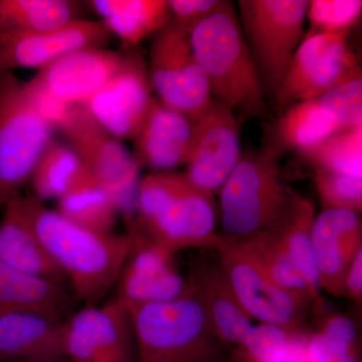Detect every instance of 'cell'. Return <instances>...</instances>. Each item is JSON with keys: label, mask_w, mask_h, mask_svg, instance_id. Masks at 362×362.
Segmentation results:
<instances>
[{"label": "cell", "mask_w": 362, "mask_h": 362, "mask_svg": "<svg viewBox=\"0 0 362 362\" xmlns=\"http://www.w3.org/2000/svg\"><path fill=\"white\" fill-rule=\"evenodd\" d=\"M33 228L49 258L63 272L85 306L99 305L116 284L135 245L136 230L101 233L74 223L28 197Z\"/></svg>", "instance_id": "6da1fadb"}, {"label": "cell", "mask_w": 362, "mask_h": 362, "mask_svg": "<svg viewBox=\"0 0 362 362\" xmlns=\"http://www.w3.org/2000/svg\"><path fill=\"white\" fill-rule=\"evenodd\" d=\"M189 40L214 99L235 115L263 116L267 97L233 2L225 0L192 30Z\"/></svg>", "instance_id": "7a4b0ae2"}, {"label": "cell", "mask_w": 362, "mask_h": 362, "mask_svg": "<svg viewBox=\"0 0 362 362\" xmlns=\"http://www.w3.org/2000/svg\"><path fill=\"white\" fill-rule=\"evenodd\" d=\"M214 195L192 187L183 173H151L140 182L136 221L145 237L173 252L213 250L218 239Z\"/></svg>", "instance_id": "3957f363"}, {"label": "cell", "mask_w": 362, "mask_h": 362, "mask_svg": "<svg viewBox=\"0 0 362 362\" xmlns=\"http://www.w3.org/2000/svg\"><path fill=\"white\" fill-rule=\"evenodd\" d=\"M129 311L135 362H223L228 357L226 345L188 290L175 299Z\"/></svg>", "instance_id": "277c9868"}, {"label": "cell", "mask_w": 362, "mask_h": 362, "mask_svg": "<svg viewBox=\"0 0 362 362\" xmlns=\"http://www.w3.org/2000/svg\"><path fill=\"white\" fill-rule=\"evenodd\" d=\"M292 192L283 180L278 158L265 149L242 152L218 192L221 235L275 232L289 211Z\"/></svg>", "instance_id": "5b68a950"}, {"label": "cell", "mask_w": 362, "mask_h": 362, "mask_svg": "<svg viewBox=\"0 0 362 362\" xmlns=\"http://www.w3.org/2000/svg\"><path fill=\"white\" fill-rule=\"evenodd\" d=\"M56 127L13 71H0V207L21 194Z\"/></svg>", "instance_id": "8992f818"}, {"label": "cell", "mask_w": 362, "mask_h": 362, "mask_svg": "<svg viewBox=\"0 0 362 362\" xmlns=\"http://www.w3.org/2000/svg\"><path fill=\"white\" fill-rule=\"evenodd\" d=\"M239 20L266 97H275L305 35L307 0H240Z\"/></svg>", "instance_id": "52a82bcc"}, {"label": "cell", "mask_w": 362, "mask_h": 362, "mask_svg": "<svg viewBox=\"0 0 362 362\" xmlns=\"http://www.w3.org/2000/svg\"><path fill=\"white\" fill-rule=\"evenodd\" d=\"M59 130L88 173L115 199L129 228L135 225L140 168L132 151L103 129L83 106L71 107Z\"/></svg>", "instance_id": "ba28073f"}, {"label": "cell", "mask_w": 362, "mask_h": 362, "mask_svg": "<svg viewBox=\"0 0 362 362\" xmlns=\"http://www.w3.org/2000/svg\"><path fill=\"white\" fill-rule=\"evenodd\" d=\"M149 80L162 104L199 120L214 98L195 59L189 35L173 21L157 33L150 45Z\"/></svg>", "instance_id": "9c48e42d"}, {"label": "cell", "mask_w": 362, "mask_h": 362, "mask_svg": "<svg viewBox=\"0 0 362 362\" xmlns=\"http://www.w3.org/2000/svg\"><path fill=\"white\" fill-rule=\"evenodd\" d=\"M347 35L305 33L274 100L283 112L291 105L317 99L331 88L362 76Z\"/></svg>", "instance_id": "30bf717a"}, {"label": "cell", "mask_w": 362, "mask_h": 362, "mask_svg": "<svg viewBox=\"0 0 362 362\" xmlns=\"http://www.w3.org/2000/svg\"><path fill=\"white\" fill-rule=\"evenodd\" d=\"M211 251L216 252L238 301L252 320L303 332L306 312L313 305L276 284L226 235L218 233Z\"/></svg>", "instance_id": "8fae6325"}, {"label": "cell", "mask_w": 362, "mask_h": 362, "mask_svg": "<svg viewBox=\"0 0 362 362\" xmlns=\"http://www.w3.org/2000/svg\"><path fill=\"white\" fill-rule=\"evenodd\" d=\"M63 349L70 362H135L129 309L117 299L84 306L64 322Z\"/></svg>", "instance_id": "7c38bea8"}, {"label": "cell", "mask_w": 362, "mask_h": 362, "mask_svg": "<svg viewBox=\"0 0 362 362\" xmlns=\"http://www.w3.org/2000/svg\"><path fill=\"white\" fill-rule=\"evenodd\" d=\"M141 54L128 51L122 68L84 105L86 111L117 139L133 140L144 125L156 97Z\"/></svg>", "instance_id": "4fadbf2b"}, {"label": "cell", "mask_w": 362, "mask_h": 362, "mask_svg": "<svg viewBox=\"0 0 362 362\" xmlns=\"http://www.w3.org/2000/svg\"><path fill=\"white\" fill-rule=\"evenodd\" d=\"M242 152L235 114L214 99L195 121L194 149L183 175L192 187L214 195L239 163Z\"/></svg>", "instance_id": "5bb4252c"}, {"label": "cell", "mask_w": 362, "mask_h": 362, "mask_svg": "<svg viewBox=\"0 0 362 362\" xmlns=\"http://www.w3.org/2000/svg\"><path fill=\"white\" fill-rule=\"evenodd\" d=\"M126 52L86 47L37 71L28 85L69 106H84L122 68Z\"/></svg>", "instance_id": "9a60e30c"}, {"label": "cell", "mask_w": 362, "mask_h": 362, "mask_svg": "<svg viewBox=\"0 0 362 362\" xmlns=\"http://www.w3.org/2000/svg\"><path fill=\"white\" fill-rule=\"evenodd\" d=\"M133 228L135 245L117 280L116 299L131 309L185 295L187 280L176 266L175 252Z\"/></svg>", "instance_id": "2e32d148"}, {"label": "cell", "mask_w": 362, "mask_h": 362, "mask_svg": "<svg viewBox=\"0 0 362 362\" xmlns=\"http://www.w3.org/2000/svg\"><path fill=\"white\" fill-rule=\"evenodd\" d=\"M111 33L101 21L80 20L52 32H0V71H40L66 54L86 47H105Z\"/></svg>", "instance_id": "e0dca14e"}, {"label": "cell", "mask_w": 362, "mask_h": 362, "mask_svg": "<svg viewBox=\"0 0 362 362\" xmlns=\"http://www.w3.org/2000/svg\"><path fill=\"white\" fill-rule=\"evenodd\" d=\"M312 256L320 290L342 297L343 279L350 264L362 251L359 214L341 209H324L314 218Z\"/></svg>", "instance_id": "ac0fdd59"}, {"label": "cell", "mask_w": 362, "mask_h": 362, "mask_svg": "<svg viewBox=\"0 0 362 362\" xmlns=\"http://www.w3.org/2000/svg\"><path fill=\"white\" fill-rule=\"evenodd\" d=\"M185 280L188 293L201 305L216 337L226 346H239L254 324L238 301L216 255L214 259L201 257L194 262Z\"/></svg>", "instance_id": "d6986e66"}, {"label": "cell", "mask_w": 362, "mask_h": 362, "mask_svg": "<svg viewBox=\"0 0 362 362\" xmlns=\"http://www.w3.org/2000/svg\"><path fill=\"white\" fill-rule=\"evenodd\" d=\"M194 139L195 121L156 98L144 125L133 139L132 154L140 168L173 171L187 165Z\"/></svg>", "instance_id": "ffe728a7"}, {"label": "cell", "mask_w": 362, "mask_h": 362, "mask_svg": "<svg viewBox=\"0 0 362 362\" xmlns=\"http://www.w3.org/2000/svg\"><path fill=\"white\" fill-rule=\"evenodd\" d=\"M64 319L35 310L0 313V362L68 361Z\"/></svg>", "instance_id": "44dd1931"}, {"label": "cell", "mask_w": 362, "mask_h": 362, "mask_svg": "<svg viewBox=\"0 0 362 362\" xmlns=\"http://www.w3.org/2000/svg\"><path fill=\"white\" fill-rule=\"evenodd\" d=\"M0 261L26 274L65 281L33 228L28 197L18 195L2 207Z\"/></svg>", "instance_id": "7402d4cb"}, {"label": "cell", "mask_w": 362, "mask_h": 362, "mask_svg": "<svg viewBox=\"0 0 362 362\" xmlns=\"http://www.w3.org/2000/svg\"><path fill=\"white\" fill-rule=\"evenodd\" d=\"M65 281L39 277L0 261V313L35 310L64 319L74 303Z\"/></svg>", "instance_id": "603a6c76"}, {"label": "cell", "mask_w": 362, "mask_h": 362, "mask_svg": "<svg viewBox=\"0 0 362 362\" xmlns=\"http://www.w3.org/2000/svg\"><path fill=\"white\" fill-rule=\"evenodd\" d=\"M89 4L127 51L154 37L170 21L168 0H93Z\"/></svg>", "instance_id": "cb8c5ba5"}, {"label": "cell", "mask_w": 362, "mask_h": 362, "mask_svg": "<svg viewBox=\"0 0 362 362\" xmlns=\"http://www.w3.org/2000/svg\"><path fill=\"white\" fill-rule=\"evenodd\" d=\"M343 130L321 108L317 99L306 100L282 112L272 126L270 145L264 149L276 158L290 150L301 153Z\"/></svg>", "instance_id": "d4e9b609"}, {"label": "cell", "mask_w": 362, "mask_h": 362, "mask_svg": "<svg viewBox=\"0 0 362 362\" xmlns=\"http://www.w3.org/2000/svg\"><path fill=\"white\" fill-rule=\"evenodd\" d=\"M314 218L315 206L313 202L293 190L289 211L282 225L273 233L312 294L323 305L312 256L311 233Z\"/></svg>", "instance_id": "484cf974"}, {"label": "cell", "mask_w": 362, "mask_h": 362, "mask_svg": "<svg viewBox=\"0 0 362 362\" xmlns=\"http://www.w3.org/2000/svg\"><path fill=\"white\" fill-rule=\"evenodd\" d=\"M228 238L232 240L233 246L251 259L276 284L303 298L316 309L323 306L317 301L308 285L293 266L275 233L259 232L242 237Z\"/></svg>", "instance_id": "4316f807"}, {"label": "cell", "mask_w": 362, "mask_h": 362, "mask_svg": "<svg viewBox=\"0 0 362 362\" xmlns=\"http://www.w3.org/2000/svg\"><path fill=\"white\" fill-rule=\"evenodd\" d=\"M82 20L70 0H0V32H52Z\"/></svg>", "instance_id": "83f0119b"}, {"label": "cell", "mask_w": 362, "mask_h": 362, "mask_svg": "<svg viewBox=\"0 0 362 362\" xmlns=\"http://www.w3.org/2000/svg\"><path fill=\"white\" fill-rule=\"evenodd\" d=\"M70 145L52 140L42 152L30 176L35 199H59L90 176Z\"/></svg>", "instance_id": "f1b7e54d"}, {"label": "cell", "mask_w": 362, "mask_h": 362, "mask_svg": "<svg viewBox=\"0 0 362 362\" xmlns=\"http://www.w3.org/2000/svg\"><path fill=\"white\" fill-rule=\"evenodd\" d=\"M58 213L89 230L112 233L120 216L115 199L92 176L58 199Z\"/></svg>", "instance_id": "f546056e"}, {"label": "cell", "mask_w": 362, "mask_h": 362, "mask_svg": "<svg viewBox=\"0 0 362 362\" xmlns=\"http://www.w3.org/2000/svg\"><path fill=\"white\" fill-rule=\"evenodd\" d=\"M306 354L309 362H361L356 324L341 314L326 317L307 337Z\"/></svg>", "instance_id": "4dcf8cb0"}, {"label": "cell", "mask_w": 362, "mask_h": 362, "mask_svg": "<svg viewBox=\"0 0 362 362\" xmlns=\"http://www.w3.org/2000/svg\"><path fill=\"white\" fill-rule=\"evenodd\" d=\"M299 156L315 170L362 177V126L340 131Z\"/></svg>", "instance_id": "1f68e13d"}, {"label": "cell", "mask_w": 362, "mask_h": 362, "mask_svg": "<svg viewBox=\"0 0 362 362\" xmlns=\"http://www.w3.org/2000/svg\"><path fill=\"white\" fill-rule=\"evenodd\" d=\"M303 332L288 330L274 324L254 325L235 354L243 362H283L291 354Z\"/></svg>", "instance_id": "d6a6232c"}, {"label": "cell", "mask_w": 362, "mask_h": 362, "mask_svg": "<svg viewBox=\"0 0 362 362\" xmlns=\"http://www.w3.org/2000/svg\"><path fill=\"white\" fill-rule=\"evenodd\" d=\"M361 13V0H311L306 18L312 32L349 35Z\"/></svg>", "instance_id": "836d02e7"}, {"label": "cell", "mask_w": 362, "mask_h": 362, "mask_svg": "<svg viewBox=\"0 0 362 362\" xmlns=\"http://www.w3.org/2000/svg\"><path fill=\"white\" fill-rule=\"evenodd\" d=\"M319 105L342 129L362 126V76L340 83L317 98Z\"/></svg>", "instance_id": "e575fe53"}, {"label": "cell", "mask_w": 362, "mask_h": 362, "mask_svg": "<svg viewBox=\"0 0 362 362\" xmlns=\"http://www.w3.org/2000/svg\"><path fill=\"white\" fill-rule=\"evenodd\" d=\"M315 187L324 209H341L361 214L362 177L315 170Z\"/></svg>", "instance_id": "d590c367"}, {"label": "cell", "mask_w": 362, "mask_h": 362, "mask_svg": "<svg viewBox=\"0 0 362 362\" xmlns=\"http://www.w3.org/2000/svg\"><path fill=\"white\" fill-rule=\"evenodd\" d=\"M225 0H168L170 20L190 35L197 25L216 13Z\"/></svg>", "instance_id": "8d00e7d4"}, {"label": "cell", "mask_w": 362, "mask_h": 362, "mask_svg": "<svg viewBox=\"0 0 362 362\" xmlns=\"http://www.w3.org/2000/svg\"><path fill=\"white\" fill-rule=\"evenodd\" d=\"M342 297L356 304L362 301V251L356 255L343 279Z\"/></svg>", "instance_id": "74e56055"}, {"label": "cell", "mask_w": 362, "mask_h": 362, "mask_svg": "<svg viewBox=\"0 0 362 362\" xmlns=\"http://www.w3.org/2000/svg\"><path fill=\"white\" fill-rule=\"evenodd\" d=\"M223 362H243L242 359L240 358L239 356H237V354L233 352V354H230V356L226 357V359Z\"/></svg>", "instance_id": "f35d334b"}, {"label": "cell", "mask_w": 362, "mask_h": 362, "mask_svg": "<svg viewBox=\"0 0 362 362\" xmlns=\"http://www.w3.org/2000/svg\"><path fill=\"white\" fill-rule=\"evenodd\" d=\"M33 362H70L69 361H33Z\"/></svg>", "instance_id": "ab89813d"}]
</instances>
